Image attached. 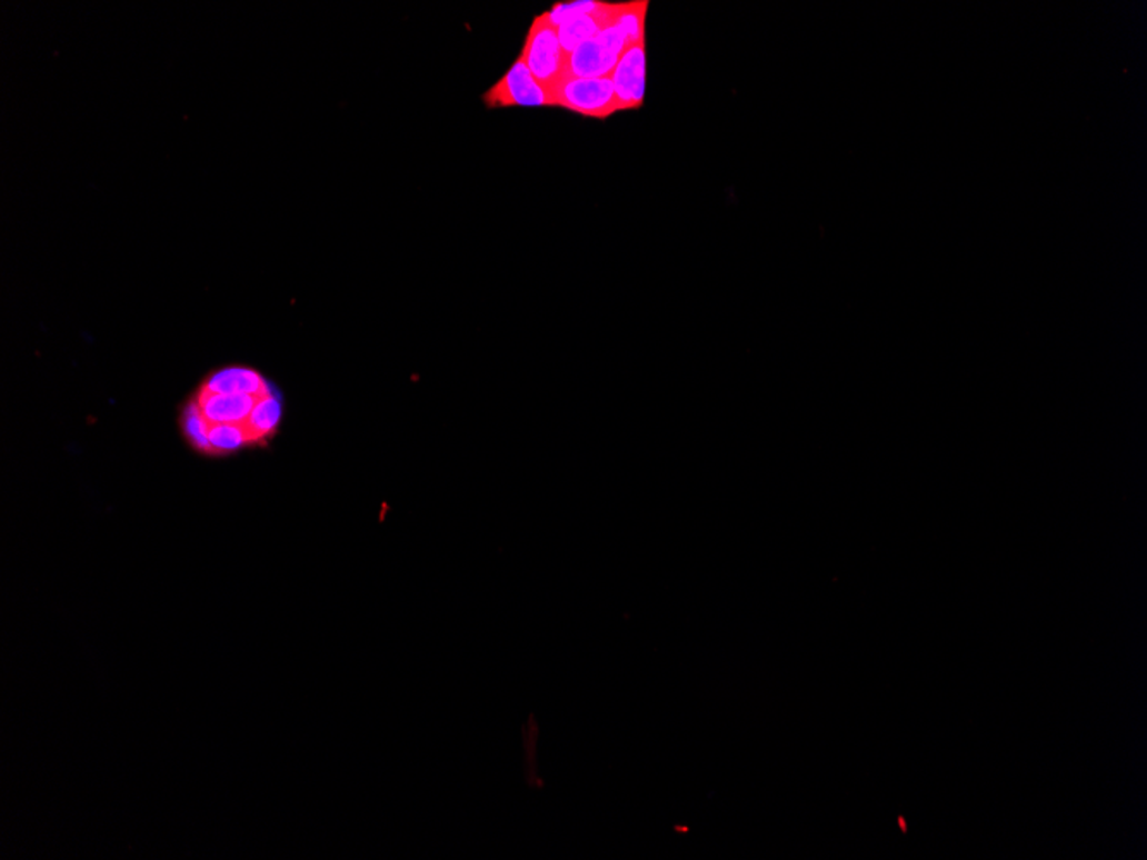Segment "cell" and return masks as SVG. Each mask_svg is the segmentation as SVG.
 Here are the masks:
<instances>
[{"label":"cell","mask_w":1147,"mask_h":860,"mask_svg":"<svg viewBox=\"0 0 1147 860\" xmlns=\"http://www.w3.org/2000/svg\"><path fill=\"white\" fill-rule=\"evenodd\" d=\"M526 68L541 87L551 90L567 76V53L559 42L557 28L547 16H538L529 28L521 57Z\"/></svg>","instance_id":"6da1fadb"},{"label":"cell","mask_w":1147,"mask_h":860,"mask_svg":"<svg viewBox=\"0 0 1147 860\" xmlns=\"http://www.w3.org/2000/svg\"><path fill=\"white\" fill-rule=\"evenodd\" d=\"M553 106L585 118L607 119L620 112L619 99L611 78H574L566 76L551 88Z\"/></svg>","instance_id":"7a4b0ae2"},{"label":"cell","mask_w":1147,"mask_h":860,"mask_svg":"<svg viewBox=\"0 0 1147 860\" xmlns=\"http://www.w3.org/2000/svg\"><path fill=\"white\" fill-rule=\"evenodd\" d=\"M626 49V37L619 27L611 24L567 56V76L610 78Z\"/></svg>","instance_id":"3957f363"},{"label":"cell","mask_w":1147,"mask_h":860,"mask_svg":"<svg viewBox=\"0 0 1147 860\" xmlns=\"http://www.w3.org/2000/svg\"><path fill=\"white\" fill-rule=\"evenodd\" d=\"M483 102L490 109L499 107H556L551 91L541 87L521 59L503 74L499 83L483 94Z\"/></svg>","instance_id":"277c9868"},{"label":"cell","mask_w":1147,"mask_h":860,"mask_svg":"<svg viewBox=\"0 0 1147 860\" xmlns=\"http://www.w3.org/2000/svg\"><path fill=\"white\" fill-rule=\"evenodd\" d=\"M610 78L619 99L620 112L639 109L645 103L646 42L627 47Z\"/></svg>","instance_id":"5b68a950"},{"label":"cell","mask_w":1147,"mask_h":860,"mask_svg":"<svg viewBox=\"0 0 1147 860\" xmlns=\"http://www.w3.org/2000/svg\"><path fill=\"white\" fill-rule=\"evenodd\" d=\"M270 392H273V389ZM270 392L255 396V393H216L201 389L197 408L208 419V423L245 424L246 427L258 402Z\"/></svg>","instance_id":"8992f818"},{"label":"cell","mask_w":1147,"mask_h":860,"mask_svg":"<svg viewBox=\"0 0 1147 860\" xmlns=\"http://www.w3.org/2000/svg\"><path fill=\"white\" fill-rule=\"evenodd\" d=\"M617 9H619V4L600 2L591 14L574 19V21L557 28V34H559V42L562 46L563 52L569 56L574 50L579 49L582 43L589 42V40L597 37L601 30L616 23Z\"/></svg>","instance_id":"52a82bcc"},{"label":"cell","mask_w":1147,"mask_h":860,"mask_svg":"<svg viewBox=\"0 0 1147 860\" xmlns=\"http://www.w3.org/2000/svg\"><path fill=\"white\" fill-rule=\"evenodd\" d=\"M205 390L216 393H267L272 390L269 381L251 368L231 367L216 371L205 381Z\"/></svg>","instance_id":"ba28073f"},{"label":"cell","mask_w":1147,"mask_h":860,"mask_svg":"<svg viewBox=\"0 0 1147 860\" xmlns=\"http://www.w3.org/2000/svg\"><path fill=\"white\" fill-rule=\"evenodd\" d=\"M280 419H282V400H280L279 393L273 390V392L265 396L258 402L253 414L248 419L246 428L250 431L253 442H258V440H263V438L276 433Z\"/></svg>","instance_id":"9c48e42d"},{"label":"cell","mask_w":1147,"mask_h":860,"mask_svg":"<svg viewBox=\"0 0 1147 860\" xmlns=\"http://www.w3.org/2000/svg\"><path fill=\"white\" fill-rule=\"evenodd\" d=\"M648 6L649 4L646 0L619 4V9H617L616 14V23L614 24L619 27L620 31H622L624 37H626L627 47L645 42V24Z\"/></svg>","instance_id":"30bf717a"},{"label":"cell","mask_w":1147,"mask_h":860,"mask_svg":"<svg viewBox=\"0 0 1147 860\" xmlns=\"http://www.w3.org/2000/svg\"><path fill=\"white\" fill-rule=\"evenodd\" d=\"M251 442L253 438L245 424L210 423L208 428V443L217 452H232Z\"/></svg>","instance_id":"8fae6325"},{"label":"cell","mask_w":1147,"mask_h":860,"mask_svg":"<svg viewBox=\"0 0 1147 860\" xmlns=\"http://www.w3.org/2000/svg\"><path fill=\"white\" fill-rule=\"evenodd\" d=\"M598 4H600V2H597V0H572V2H560V4L553 6L550 11L545 12V16H547L551 27L560 28L562 24L574 21V19L591 14V12L598 8Z\"/></svg>","instance_id":"7c38bea8"},{"label":"cell","mask_w":1147,"mask_h":860,"mask_svg":"<svg viewBox=\"0 0 1147 860\" xmlns=\"http://www.w3.org/2000/svg\"><path fill=\"white\" fill-rule=\"evenodd\" d=\"M208 428H210L208 419L201 414L197 404L191 406L188 411V419H186V430H188L191 440H193L198 447H201V449H210V443H208Z\"/></svg>","instance_id":"4fadbf2b"}]
</instances>
